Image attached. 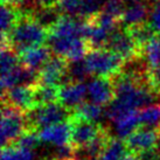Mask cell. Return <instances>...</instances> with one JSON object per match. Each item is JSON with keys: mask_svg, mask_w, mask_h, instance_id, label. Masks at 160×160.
<instances>
[{"mask_svg": "<svg viewBox=\"0 0 160 160\" xmlns=\"http://www.w3.org/2000/svg\"><path fill=\"white\" fill-rule=\"evenodd\" d=\"M111 80L115 87V99L105 110V115L111 122L126 112L152 105L156 101L157 92L147 84L146 74L137 75L120 71Z\"/></svg>", "mask_w": 160, "mask_h": 160, "instance_id": "obj_1", "label": "cell"}, {"mask_svg": "<svg viewBox=\"0 0 160 160\" xmlns=\"http://www.w3.org/2000/svg\"><path fill=\"white\" fill-rule=\"evenodd\" d=\"M48 36L49 32L36 21L32 12L23 13L9 34L7 46L19 55L27 49L43 46L48 42Z\"/></svg>", "mask_w": 160, "mask_h": 160, "instance_id": "obj_2", "label": "cell"}, {"mask_svg": "<svg viewBox=\"0 0 160 160\" xmlns=\"http://www.w3.org/2000/svg\"><path fill=\"white\" fill-rule=\"evenodd\" d=\"M84 62L90 75L109 78L119 74L125 63L118 55L107 48L90 49L85 56Z\"/></svg>", "mask_w": 160, "mask_h": 160, "instance_id": "obj_3", "label": "cell"}, {"mask_svg": "<svg viewBox=\"0 0 160 160\" xmlns=\"http://www.w3.org/2000/svg\"><path fill=\"white\" fill-rule=\"evenodd\" d=\"M28 129L27 116L22 111L7 104L2 105L1 111V144L2 147L12 145Z\"/></svg>", "mask_w": 160, "mask_h": 160, "instance_id": "obj_4", "label": "cell"}, {"mask_svg": "<svg viewBox=\"0 0 160 160\" xmlns=\"http://www.w3.org/2000/svg\"><path fill=\"white\" fill-rule=\"evenodd\" d=\"M69 110H67L64 107H62L58 102L41 105L35 108L33 111L28 112L27 115V122L31 130L45 129L48 126L55 124H60L68 120V113Z\"/></svg>", "mask_w": 160, "mask_h": 160, "instance_id": "obj_5", "label": "cell"}, {"mask_svg": "<svg viewBox=\"0 0 160 160\" xmlns=\"http://www.w3.org/2000/svg\"><path fill=\"white\" fill-rule=\"evenodd\" d=\"M68 60L54 55L39 71V84L54 85L64 84L69 82L68 78Z\"/></svg>", "mask_w": 160, "mask_h": 160, "instance_id": "obj_6", "label": "cell"}, {"mask_svg": "<svg viewBox=\"0 0 160 160\" xmlns=\"http://www.w3.org/2000/svg\"><path fill=\"white\" fill-rule=\"evenodd\" d=\"M107 49L118 55L124 62H130L132 60L142 58V49L138 47L132 36L124 28L112 33L108 42Z\"/></svg>", "mask_w": 160, "mask_h": 160, "instance_id": "obj_7", "label": "cell"}, {"mask_svg": "<svg viewBox=\"0 0 160 160\" xmlns=\"http://www.w3.org/2000/svg\"><path fill=\"white\" fill-rule=\"evenodd\" d=\"M69 120L71 123V146L77 150L88 146L103 130L97 123L82 120L72 115H70Z\"/></svg>", "mask_w": 160, "mask_h": 160, "instance_id": "obj_8", "label": "cell"}, {"mask_svg": "<svg viewBox=\"0 0 160 160\" xmlns=\"http://www.w3.org/2000/svg\"><path fill=\"white\" fill-rule=\"evenodd\" d=\"M4 104L13 107L22 112H31L35 109V87L17 85L2 92Z\"/></svg>", "mask_w": 160, "mask_h": 160, "instance_id": "obj_9", "label": "cell"}, {"mask_svg": "<svg viewBox=\"0 0 160 160\" xmlns=\"http://www.w3.org/2000/svg\"><path fill=\"white\" fill-rule=\"evenodd\" d=\"M88 87L83 82L69 81L58 87V103L67 110L74 111L84 103Z\"/></svg>", "mask_w": 160, "mask_h": 160, "instance_id": "obj_10", "label": "cell"}, {"mask_svg": "<svg viewBox=\"0 0 160 160\" xmlns=\"http://www.w3.org/2000/svg\"><path fill=\"white\" fill-rule=\"evenodd\" d=\"M159 140V132L154 129H142L136 130L133 133L130 134L125 139L126 148L132 154H139L142 152L148 151L152 148H156Z\"/></svg>", "mask_w": 160, "mask_h": 160, "instance_id": "obj_11", "label": "cell"}, {"mask_svg": "<svg viewBox=\"0 0 160 160\" xmlns=\"http://www.w3.org/2000/svg\"><path fill=\"white\" fill-rule=\"evenodd\" d=\"M88 96L90 102L98 105H110L115 99L113 82L109 77H95L88 83Z\"/></svg>", "mask_w": 160, "mask_h": 160, "instance_id": "obj_12", "label": "cell"}, {"mask_svg": "<svg viewBox=\"0 0 160 160\" xmlns=\"http://www.w3.org/2000/svg\"><path fill=\"white\" fill-rule=\"evenodd\" d=\"M39 137L42 142H47L58 147L71 145V123L68 119L63 123L55 124L39 131Z\"/></svg>", "mask_w": 160, "mask_h": 160, "instance_id": "obj_13", "label": "cell"}, {"mask_svg": "<svg viewBox=\"0 0 160 160\" xmlns=\"http://www.w3.org/2000/svg\"><path fill=\"white\" fill-rule=\"evenodd\" d=\"M50 53H52V49L49 48V46L45 45L27 49L21 54H19L20 64L32 70L40 71L41 68L52 58Z\"/></svg>", "mask_w": 160, "mask_h": 160, "instance_id": "obj_14", "label": "cell"}, {"mask_svg": "<svg viewBox=\"0 0 160 160\" xmlns=\"http://www.w3.org/2000/svg\"><path fill=\"white\" fill-rule=\"evenodd\" d=\"M150 9L151 7L147 2L126 5V8L120 19L122 25L124 26L123 28L147 23L148 17H150Z\"/></svg>", "mask_w": 160, "mask_h": 160, "instance_id": "obj_15", "label": "cell"}, {"mask_svg": "<svg viewBox=\"0 0 160 160\" xmlns=\"http://www.w3.org/2000/svg\"><path fill=\"white\" fill-rule=\"evenodd\" d=\"M23 12L19 7L1 5V46H7L8 36L21 19Z\"/></svg>", "mask_w": 160, "mask_h": 160, "instance_id": "obj_16", "label": "cell"}, {"mask_svg": "<svg viewBox=\"0 0 160 160\" xmlns=\"http://www.w3.org/2000/svg\"><path fill=\"white\" fill-rule=\"evenodd\" d=\"M112 123L118 139H126L130 134H132L136 130H138V126H140L138 111L126 112L124 115L119 116Z\"/></svg>", "mask_w": 160, "mask_h": 160, "instance_id": "obj_17", "label": "cell"}, {"mask_svg": "<svg viewBox=\"0 0 160 160\" xmlns=\"http://www.w3.org/2000/svg\"><path fill=\"white\" fill-rule=\"evenodd\" d=\"M142 60L147 69L160 66V34H156L142 48Z\"/></svg>", "mask_w": 160, "mask_h": 160, "instance_id": "obj_18", "label": "cell"}, {"mask_svg": "<svg viewBox=\"0 0 160 160\" xmlns=\"http://www.w3.org/2000/svg\"><path fill=\"white\" fill-rule=\"evenodd\" d=\"M32 15L41 26H43L49 32L62 17V12L58 7H49V8L34 7L32 11Z\"/></svg>", "mask_w": 160, "mask_h": 160, "instance_id": "obj_19", "label": "cell"}, {"mask_svg": "<svg viewBox=\"0 0 160 160\" xmlns=\"http://www.w3.org/2000/svg\"><path fill=\"white\" fill-rule=\"evenodd\" d=\"M126 150L125 142L110 137L98 160H122L126 156Z\"/></svg>", "mask_w": 160, "mask_h": 160, "instance_id": "obj_20", "label": "cell"}, {"mask_svg": "<svg viewBox=\"0 0 160 160\" xmlns=\"http://www.w3.org/2000/svg\"><path fill=\"white\" fill-rule=\"evenodd\" d=\"M103 112L104 111H103V108L101 105H98V104L92 102H84L76 110H74V112L71 115L82 120H87V122H91V123H97V120L101 119Z\"/></svg>", "mask_w": 160, "mask_h": 160, "instance_id": "obj_21", "label": "cell"}, {"mask_svg": "<svg viewBox=\"0 0 160 160\" xmlns=\"http://www.w3.org/2000/svg\"><path fill=\"white\" fill-rule=\"evenodd\" d=\"M140 126L146 129H154L160 125V105L152 104L138 110Z\"/></svg>", "mask_w": 160, "mask_h": 160, "instance_id": "obj_22", "label": "cell"}, {"mask_svg": "<svg viewBox=\"0 0 160 160\" xmlns=\"http://www.w3.org/2000/svg\"><path fill=\"white\" fill-rule=\"evenodd\" d=\"M35 101L38 107L58 102V87L38 84L35 87Z\"/></svg>", "mask_w": 160, "mask_h": 160, "instance_id": "obj_23", "label": "cell"}, {"mask_svg": "<svg viewBox=\"0 0 160 160\" xmlns=\"http://www.w3.org/2000/svg\"><path fill=\"white\" fill-rule=\"evenodd\" d=\"M124 29L128 31V33L132 36V39L140 49L156 35L154 32L151 29V27L148 26V23H142V25L129 27V28H124Z\"/></svg>", "mask_w": 160, "mask_h": 160, "instance_id": "obj_24", "label": "cell"}, {"mask_svg": "<svg viewBox=\"0 0 160 160\" xmlns=\"http://www.w3.org/2000/svg\"><path fill=\"white\" fill-rule=\"evenodd\" d=\"M1 160H34V153L32 150L12 144L2 147Z\"/></svg>", "mask_w": 160, "mask_h": 160, "instance_id": "obj_25", "label": "cell"}, {"mask_svg": "<svg viewBox=\"0 0 160 160\" xmlns=\"http://www.w3.org/2000/svg\"><path fill=\"white\" fill-rule=\"evenodd\" d=\"M20 64L19 55L8 46H1V74L12 70Z\"/></svg>", "mask_w": 160, "mask_h": 160, "instance_id": "obj_26", "label": "cell"}, {"mask_svg": "<svg viewBox=\"0 0 160 160\" xmlns=\"http://www.w3.org/2000/svg\"><path fill=\"white\" fill-rule=\"evenodd\" d=\"M90 76L84 60L70 62L68 64V78L74 82H83Z\"/></svg>", "mask_w": 160, "mask_h": 160, "instance_id": "obj_27", "label": "cell"}, {"mask_svg": "<svg viewBox=\"0 0 160 160\" xmlns=\"http://www.w3.org/2000/svg\"><path fill=\"white\" fill-rule=\"evenodd\" d=\"M104 6V0H82L80 19H90L101 13Z\"/></svg>", "mask_w": 160, "mask_h": 160, "instance_id": "obj_28", "label": "cell"}, {"mask_svg": "<svg viewBox=\"0 0 160 160\" xmlns=\"http://www.w3.org/2000/svg\"><path fill=\"white\" fill-rule=\"evenodd\" d=\"M40 137H39V132L35 131V130H27L26 132L19 138L17 142L14 144H17L19 146L25 147V148H28V150H34L35 147L39 146L40 144Z\"/></svg>", "mask_w": 160, "mask_h": 160, "instance_id": "obj_29", "label": "cell"}, {"mask_svg": "<svg viewBox=\"0 0 160 160\" xmlns=\"http://www.w3.org/2000/svg\"><path fill=\"white\" fill-rule=\"evenodd\" d=\"M125 8H126V2L124 0H107L104 2L102 11L117 19H122Z\"/></svg>", "mask_w": 160, "mask_h": 160, "instance_id": "obj_30", "label": "cell"}, {"mask_svg": "<svg viewBox=\"0 0 160 160\" xmlns=\"http://www.w3.org/2000/svg\"><path fill=\"white\" fill-rule=\"evenodd\" d=\"M147 23L154 34H160V0H154L152 2Z\"/></svg>", "mask_w": 160, "mask_h": 160, "instance_id": "obj_31", "label": "cell"}, {"mask_svg": "<svg viewBox=\"0 0 160 160\" xmlns=\"http://www.w3.org/2000/svg\"><path fill=\"white\" fill-rule=\"evenodd\" d=\"M81 5H82V0H60L58 8L67 15H70V17L77 15L78 17Z\"/></svg>", "mask_w": 160, "mask_h": 160, "instance_id": "obj_32", "label": "cell"}, {"mask_svg": "<svg viewBox=\"0 0 160 160\" xmlns=\"http://www.w3.org/2000/svg\"><path fill=\"white\" fill-rule=\"evenodd\" d=\"M146 81L154 92L160 93V66L156 68L147 69L146 71Z\"/></svg>", "mask_w": 160, "mask_h": 160, "instance_id": "obj_33", "label": "cell"}, {"mask_svg": "<svg viewBox=\"0 0 160 160\" xmlns=\"http://www.w3.org/2000/svg\"><path fill=\"white\" fill-rule=\"evenodd\" d=\"M138 160H160V151L156 148H152L148 151L142 152L137 154Z\"/></svg>", "mask_w": 160, "mask_h": 160, "instance_id": "obj_34", "label": "cell"}, {"mask_svg": "<svg viewBox=\"0 0 160 160\" xmlns=\"http://www.w3.org/2000/svg\"><path fill=\"white\" fill-rule=\"evenodd\" d=\"M60 0H34V5L36 7L49 8V7H58Z\"/></svg>", "mask_w": 160, "mask_h": 160, "instance_id": "obj_35", "label": "cell"}, {"mask_svg": "<svg viewBox=\"0 0 160 160\" xmlns=\"http://www.w3.org/2000/svg\"><path fill=\"white\" fill-rule=\"evenodd\" d=\"M122 160H138V158H137L136 154H132V153H126V156H125Z\"/></svg>", "mask_w": 160, "mask_h": 160, "instance_id": "obj_36", "label": "cell"}, {"mask_svg": "<svg viewBox=\"0 0 160 160\" xmlns=\"http://www.w3.org/2000/svg\"><path fill=\"white\" fill-rule=\"evenodd\" d=\"M126 5H132V4H140V2H147V0H124Z\"/></svg>", "mask_w": 160, "mask_h": 160, "instance_id": "obj_37", "label": "cell"}, {"mask_svg": "<svg viewBox=\"0 0 160 160\" xmlns=\"http://www.w3.org/2000/svg\"><path fill=\"white\" fill-rule=\"evenodd\" d=\"M70 160H74V159H70Z\"/></svg>", "mask_w": 160, "mask_h": 160, "instance_id": "obj_38", "label": "cell"}]
</instances>
